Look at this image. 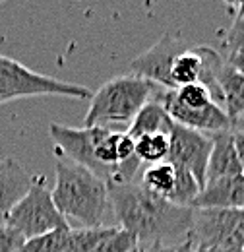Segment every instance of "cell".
<instances>
[{
    "instance_id": "cell-1",
    "label": "cell",
    "mask_w": 244,
    "mask_h": 252,
    "mask_svg": "<svg viewBox=\"0 0 244 252\" xmlns=\"http://www.w3.org/2000/svg\"><path fill=\"white\" fill-rule=\"evenodd\" d=\"M107 185L115 221L138 239V245H179L190 239L194 208L177 206L136 181Z\"/></svg>"
},
{
    "instance_id": "cell-2",
    "label": "cell",
    "mask_w": 244,
    "mask_h": 252,
    "mask_svg": "<svg viewBox=\"0 0 244 252\" xmlns=\"http://www.w3.org/2000/svg\"><path fill=\"white\" fill-rule=\"evenodd\" d=\"M57 181L53 192V200L66 221L76 227H105L109 218H115L111 206L109 185L101 177H97L90 169L59 158Z\"/></svg>"
},
{
    "instance_id": "cell-3",
    "label": "cell",
    "mask_w": 244,
    "mask_h": 252,
    "mask_svg": "<svg viewBox=\"0 0 244 252\" xmlns=\"http://www.w3.org/2000/svg\"><path fill=\"white\" fill-rule=\"evenodd\" d=\"M155 84L134 74H122L105 82L90 99L86 126H130L136 115L152 101Z\"/></svg>"
},
{
    "instance_id": "cell-4",
    "label": "cell",
    "mask_w": 244,
    "mask_h": 252,
    "mask_svg": "<svg viewBox=\"0 0 244 252\" xmlns=\"http://www.w3.org/2000/svg\"><path fill=\"white\" fill-rule=\"evenodd\" d=\"M159 101L163 103L175 125L186 126L210 136L225 130H235V125L225 113V109L215 103L214 95L200 82L175 90H165L159 95Z\"/></svg>"
},
{
    "instance_id": "cell-5",
    "label": "cell",
    "mask_w": 244,
    "mask_h": 252,
    "mask_svg": "<svg viewBox=\"0 0 244 252\" xmlns=\"http://www.w3.org/2000/svg\"><path fill=\"white\" fill-rule=\"evenodd\" d=\"M35 95H64L76 99H92V90L86 86L62 82L26 68L22 63L0 55V105Z\"/></svg>"
},
{
    "instance_id": "cell-6",
    "label": "cell",
    "mask_w": 244,
    "mask_h": 252,
    "mask_svg": "<svg viewBox=\"0 0 244 252\" xmlns=\"http://www.w3.org/2000/svg\"><path fill=\"white\" fill-rule=\"evenodd\" d=\"M6 225L16 229L26 241L59 229H70V223L59 212L53 200V192L41 175L33 177L30 192L12 210Z\"/></svg>"
},
{
    "instance_id": "cell-7",
    "label": "cell",
    "mask_w": 244,
    "mask_h": 252,
    "mask_svg": "<svg viewBox=\"0 0 244 252\" xmlns=\"http://www.w3.org/2000/svg\"><path fill=\"white\" fill-rule=\"evenodd\" d=\"M188 241L194 249H244V210L194 208Z\"/></svg>"
},
{
    "instance_id": "cell-8",
    "label": "cell",
    "mask_w": 244,
    "mask_h": 252,
    "mask_svg": "<svg viewBox=\"0 0 244 252\" xmlns=\"http://www.w3.org/2000/svg\"><path fill=\"white\" fill-rule=\"evenodd\" d=\"M188 45L183 35L167 32L146 53H142L130 63V74L150 80L155 86H161L163 90H175L171 70L177 57L183 55Z\"/></svg>"
},
{
    "instance_id": "cell-9",
    "label": "cell",
    "mask_w": 244,
    "mask_h": 252,
    "mask_svg": "<svg viewBox=\"0 0 244 252\" xmlns=\"http://www.w3.org/2000/svg\"><path fill=\"white\" fill-rule=\"evenodd\" d=\"M214 150V136L175 125L171 132V150L169 159L175 167L190 171L202 187H206V173L208 163Z\"/></svg>"
},
{
    "instance_id": "cell-10",
    "label": "cell",
    "mask_w": 244,
    "mask_h": 252,
    "mask_svg": "<svg viewBox=\"0 0 244 252\" xmlns=\"http://www.w3.org/2000/svg\"><path fill=\"white\" fill-rule=\"evenodd\" d=\"M33 177L20 161L6 158L0 161V227H6L12 210L30 192Z\"/></svg>"
},
{
    "instance_id": "cell-11",
    "label": "cell",
    "mask_w": 244,
    "mask_h": 252,
    "mask_svg": "<svg viewBox=\"0 0 244 252\" xmlns=\"http://www.w3.org/2000/svg\"><path fill=\"white\" fill-rule=\"evenodd\" d=\"M243 165L235 148V136L233 130L217 132L214 134V150L208 163V173H206V185H212L217 181L233 179L243 175Z\"/></svg>"
},
{
    "instance_id": "cell-12",
    "label": "cell",
    "mask_w": 244,
    "mask_h": 252,
    "mask_svg": "<svg viewBox=\"0 0 244 252\" xmlns=\"http://www.w3.org/2000/svg\"><path fill=\"white\" fill-rule=\"evenodd\" d=\"M214 76L223 95L225 113L237 125L244 113V76L221 55H217L214 63Z\"/></svg>"
},
{
    "instance_id": "cell-13",
    "label": "cell",
    "mask_w": 244,
    "mask_h": 252,
    "mask_svg": "<svg viewBox=\"0 0 244 252\" xmlns=\"http://www.w3.org/2000/svg\"><path fill=\"white\" fill-rule=\"evenodd\" d=\"M192 208H235L244 210V173L233 179L206 185Z\"/></svg>"
},
{
    "instance_id": "cell-14",
    "label": "cell",
    "mask_w": 244,
    "mask_h": 252,
    "mask_svg": "<svg viewBox=\"0 0 244 252\" xmlns=\"http://www.w3.org/2000/svg\"><path fill=\"white\" fill-rule=\"evenodd\" d=\"M175 128V121L171 119V115L167 113V109L163 107V103L159 99H152L132 121V125L128 126V134L132 138L144 136V134H169Z\"/></svg>"
},
{
    "instance_id": "cell-15",
    "label": "cell",
    "mask_w": 244,
    "mask_h": 252,
    "mask_svg": "<svg viewBox=\"0 0 244 252\" xmlns=\"http://www.w3.org/2000/svg\"><path fill=\"white\" fill-rule=\"evenodd\" d=\"M140 183L150 192L169 200V196L173 194V190L177 187V167L171 161H161V163H155V165H148L142 171Z\"/></svg>"
},
{
    "instance_id": "cell-16",
    "label": "cell",
    "mask_w": 244,
    "mask_h": 252,
    "mask_svg": "<svg viewBox=\"0 0 244 252\" xmlns=\"http://www.w3.org/2000/svg\"><path fill=\"white\" fill-rule=\"evenodd\" d=\"M202 70H204V61H202L200 49L198 47L186 49L183 55L177 57V61L173 64V70H171V78H173L175 88L200 82Z\"/></svg>"
},
{
    "instance_id": "cell-17",
    "label": "cell",
    "mask_w": 244,
    "mask_h": 252,
    "mask_svg": "<svg viewBox=\"0 0 244 252\" xmlns=\"http://www.w3.org/2000/svg\"><path fill=\"white\" fill-rule=\"evenodd\" d=\"M136 158L146 165H155L169 159L171 136L169 134H144L134 138Z\"/></svg>"
},
{
    "instance_id": "cell-18",
    "label": "cell",
    "mask_w": 244,
    "mask_h": 252,
    "mask_svg": "<svg viewBox=\"0 0 244 252\" xmlns=\"http://www.w3.org/2000/svg\"><path fill=\"white\" fill-rule=\"evenodd\" d=\"M115 225L105 227H72L68 239V252H92L113 229Z\"/></svg>"
},
{
    "instance_id": "cell-19",
    "label": "cell",
    "mask_w": 244,
    "mask_h": 252,
    "mask_svg": "<svg viewBox=\"0 0 244 252\" xmlns=\"http://www.w3.org/2000/svg\"><path fill=\"white\" fill-rule=\"evenodd\" d=\"M70 229H59L35 239H28L18 252H68Z\"/></svg>"
},
{
    "instance_id": "cell-20",
    "label": "cell",
    "mask_w": 244,
    "mask_h": 252,
    "mask_svg": "<svg viewBox=\"0 0 244 252\" xmlns=\"http://www.w3.org/2000/svg\"><path fill=\"white\" fill-rule=\"evenodd\" d=\"M134 249H138V239L122 227L115 225L111 233L92 252H132Z\"/></svg>"
},
{
    "instance_id": "cell-21",
    "label": "cell",
    "mask_w": 244,
    "mask_h": 252,
    "mask_svg": "<svg viewBox=\"0 0 244 252\" xmlns=\"http://www.w3.org/2000/svg\"><path fill=\"white\" fill-rule=\"evenodd\" d=\"M223 49L227 55H244V8L235 12L233 24L223 39Z\"/></svg>"
},
{
    "instance_id": "cell-22",
    "label": "cell",
    "mask_w": 244,
    "mask_h": 252,
    "mask_svg": "<svg viewBox=\"0 0 244 252\" xmlns=\"http://www.w3.org/2000/svg\"><path fill=\"white\" fill-rule=\"evenodd\" d=\"M26 239L12 227H0V252H18Z\"/></svg>"
},
{
    "instance_id": "cell-23",
    "label": "cell",
    "mask_w": 244,
    "mask_h": 252,
    "mask_svg": "<svg viewBox=\"0 0 244 252\" xmlns=\"http://www.w3.org/2000/svg\"><path fill=\"white\" fill-rule=\"evenodd\" d=\"M140 252H194L190 241L179 245H138Z\"/></svg>"
},
{
    "instance_id": "cell-24",
    "label": "cell",
    "mask_w": 244,
    "mask_h": 252,
    "mask_svg": "<svg viewBox=\"0 0 244 252\" xmlns=\"http://www.w3.org/2000/svg\"><path fill=\"white\" fill-rule=\"evenodd\" d=\"M233 136H235V148H237V154H239V159H241V165H243L244 171V128H235Z\"/></svg>"
},
{
    "instance_id": "cell-25",
    "label": "cell",
    "mask_w": 244,
    "mask_h": 252,
    "mask_svg": "<svg viewBox=\"0 0 244 252\" xmlns=\"http://www.w3.org/2000/svg\"><path fill=\"white\" fill-rule=\"evenodd\" d=\"M225 59H227V61L233 64V66L244 76V55H227Z\"/></svg>"
},
{
    "instance_id": "cell-26",
    "label": "cell",
    "mask_w": 244,
    "mask_h": 252,
    "mask_svg": "<svg viewBox=\"0 0 244 252\" xmlns=\"http://www.w3.org/2000/svg\"><path fill=\"white\" fill-rule=\"evenodd\" d=\"M231 10H235V12H239V10H243L244 8V0H223Z\"/></svg>"
},
{
    "instance_id": "cell-27",
    "label": "cell",
    "mask_w": 244,
    "mask_h": 252,
    "mask_svg": "<svg viewBox=\"0 0 244 252\" xmlns=\"http://www.w3.org/2000/svg\"><path fill=\"white\" fill-rule=\"evenodd\" d=\"M194 252H244V249H194Z\"/></svg>"
},
{
    "instance_id": "cell-28",
    "label": "cell",
    "mask_w": 244,
    "mask_h": 252,
    "mask_svg": "<svg viewBox=\"0 0 244 252\" xmlns=\"http://www.w3.org/2000/svg\"><path fill=\"white\" fill-rule=\"evenodd\" d=\"M235 128H244V113L241 115V119L237 121V125H235Z\"/></svg>"
},
{
    "instance_id": "cell-29",
    "label": "cell",
    "mask_w": 244,
    "mask_h": 252,
    "mask_svg": "<svg viewBox=\"0 0 244 252\" xmlns=\"http://www.w3.org/2000/svg\"><path fill=\"white\" fill-rule=\"evenodd\" d=\"M132 252H140V251H138V249H134V251H132Z\"/></svg>"
},
{
    "instance_id": "cell-30",
    "label": "cell",
    "mask_w": 244,
    "mask_h": 252,
    "mask_svg": "<svg viewBox=\"0 0 244 252\" xmlns=\"http://www.w3.org/2000/svg\"><path fill=\"white\" fill-rule=\"evenodd\" d=\"M2 2H4V0H0V4H2Z\"/></svg>"
},
{
    "instance_id": "cell-31",
    "label": "cell",
    "mask_w": 244,
    "mask_h": 252,
    "mask_svg": "<svg viewBox=\"0 0 244 252\" xmlns=\"http://www.w3.org/2000/svg\"><path fill=\"white\" fill-rule=\"evenodd\" d=\"M0 161H2V159H0Z\"/></svg>"
}]
</instances>
